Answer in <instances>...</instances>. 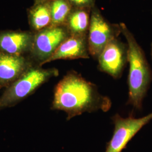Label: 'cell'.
<instances>
[{"label": "cell", "instance_id": "6da1fadb", "mask_svg": "<svg viewBox=\"0 0 152 152\" xmlns=\"http://www.w3.org/2000/svg\"><path fill=\"white\" fill-rule=\"evenodd\" d=\"M110 98L101 94L97 86L76 71L68 72L55 87L51 109L64 111L69 120L84 113L108 112Z\"/></svg>", "mask_w": 152, "mask_h": 152}, {"label": "cell", "instance_id": "7a4b0ae2", "mask_svg": "<svg viewBox=\"0 0 152 152\" xmlns=\"http://www.w3.org/2000/svg\"><path fill=\"white\" fill-rule=\"evenodd\" d=\"M120 25L127 45V61L129 64L127 104L136 110H140L152 81V70L143 50L133 34L124 23H121Z\"/></svg>", "mask_w": 152, "mask_h": 152}, {"label": "cell", "instance_id": "3957f363", "mask_svg": "<svg viewBox=\"0 0 152 152\" xmlns=\"http://www.w3.org/2000/svg\"><path fill=\"white\" fill-rule=\"evenodd\" d=\"M59 75L56 68L44 69L32 66L20 77L7 87L0 97V109L12 107L27 98L53 77Z\"/></svg>", "mask_w": 152, "mask_h": 152}, {"label": "cell", "instance_id": "277c9868", "mask_svg": "<svg viewBox=\"0 0 152 152\" xmlns=\"http://www.w3.org/2000/svg\"><path fill=\"white\" fill-rule=\"evenodd\" d=\"M120 33L121 29L120 24L110 23L96 6L92 7L87 34L90 55L94 59L98 60L105 47L113 39L118 38Z\"/></svg>", "mask_w": 152, "mask_h": 152}, {"label": "cell", "instance_id": "5b68a950", "mask_svg": "<svg viewBox=\"0 0 152 152\" xmlns=\"http://www.w3.org/2000/svg\"><path fill=\"white\" fill-rule=\"evenodd\" d=\"M69 33L65 26H50L33 36L30 50L33 59L41 66L54 53Z\"/></svg>", "mask_w": 152, "mask_h": 152}, {"label": "cell", "instance_id": "8992f818", "mask_svg": "<svg viewBox=\"0 0 152 152\" xmlns=\"http://www.w3.org/2000/svg\"><path fill=\"white\" fill-rule=\"evenodd\" d=\"M112 119L114 125L113 134L105 152H122L136 134L152 120V112L139 118L132 116L124 118L116 114Z\"/></svg>", "mask_w": 152, "mask_h": 152}, {"label": "cell", "instance_id": "52a82bcc", "mask_svg": "<svg viewBox=\"0 0 152 152\" xmlns=\"http://www.w3.org/2000/svg\"><path fill=\"white\" fill-rule=\"evenodd\" d=\"M127 45L118 38L110 41L98 57V68L101 72L114 79H119L123 74L127 61Z\"/></svg>", "mask_w": 152, "mask_h": 152}, {"label": "cell", "instance_id": "ba28073f", "mask_svg": "<svg viewBox=\"0 0 152 152\" xmlns=\"http://www.w3.org/2000/svg\"><path fill=\"white\" fill-rule=\"evenodd\" d=\"M32 66L24 55L0 51V89L10 86Z\"/></svg>", "mask_w": 152, "mask_h": 152}, {"label": "cell", "instance_id": "9c48e42d", "mask_svg": "<svg viewBox=\"0 0 152 152\" xmlns=\"http://www.w3.org/2000/svg\"><path fill=\"white\" fill-rule=\"evenodd\" d=\"M87 37L69 35L44 64L57 60L89 59Z\"/></svg>", "mask_w": 152, "mask_h": 152}, {"label": "cell", "instance_id": "30bf717a", "mask_svg": "<svg viewBox=\"0 0 152 152\" xmlns=\"http://www.w3.org/2000/svg\"><path fill=\"white\" fill-rule=\"evenodd\" d=\"M33 36L27 32H6L0 34V51L24 55L30 51Z\"/></svg>", "mask_w": 152, "mask_h": 152}, {"label": "cell", "instance_id": "8fae6325", "mask_svg": "<svg viewBox=\"0 0 152 152\" xmlns=\"http://www.w3.org/2000/svg\"><path fill=\"white\" fill-rule=\"evenodd\" d=\"M91 10L87 8H73L64 25L70 35L87 37Z\"/></svg>", "mask_w": 152, "mask_h": 152}, {"label": "cell", "instance_id": "7c38bea8", "mask_svg": "<svg viewBox=\"0 0 152 152\" xmlns=\"http://www.w3.org/2000/svg\"><path fill=\"white\" fill-rule=\"evenodd\" d=\"M31 22L33 29L40 31L51 24L50 2H40L31 11Z\"/></svg>", "mask_w": 152, "mask_h": 152}, {"label": "cell", "instance_id": "4fadbf2b", "mask_svg": "<svg viewBox=\"0 0 152 152\" xmlns=\"http://www.w3.org/2000/svg\"><path fill=\"white\" fill-rule=\"evenodd\" d=\"M73 8L67 0H54L50 2L51 26H64Z\"/></svg>", "mask_w": 152, "mask_h": 152}, {"label": "cell", "instance_id": "5bb4252c", "mask_svg": "<svg viewBox=\"0 0 152 152\" xmlns=\"http://www.w3.org/2000/svg\"><path fill=\"white\" fill-rule=\"evenodd\" d=\"M73 8L92 9L95 4V0H67Z\"/></svg>", "mask_w": 152, "mask_h": 152}, {"label": "cell", "instance_id": "9a60e30c", "mask_svg": "<svg viewBox=\"0 0 152 152\" xmlns=\"http://www.w3.org/2000/svg\"><path fill=\"white\" fill-rule=\"evenodd\" d=\"M39 1V3L40 2H51L53 1L54 0H38Z\"/></svg>", "mask_w": 152, "mask_h": 152}, {"label": "cell", "instance_id": "2e32d148", "mask_svg": "<svg viewBox=\"0 0 152 152\" xmlns=\"http://www.w3.org/2000/svg\"><path fill=\"white\" fill-rule=\"evenodd\" d=\"M151 56H152V43L151 44Z\"/></svg>", "mask_w": 152, "mask_h": 152}, {"label": "cell", "instance_id": "e0dca14e", "mask_svg": "<svg viewBox=\"0 0 152 152\" xmlns=\"http://www.w3.org/2000/svg\"></svg>", "mask_w": 152, "mask_h": 152}]
</instances>
